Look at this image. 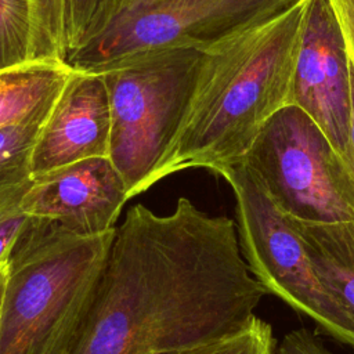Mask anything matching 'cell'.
Listing matches in <instances>:
<instances>
[{"mask_svg": "<svg viewBox=\"0 0 354 354\" xmlns=\"http://www.w3.org/2000/svg\"><path fill=\"white\" fill-rule=\"evenodd\" d=\"M241 252L235 223L188 198L166 216L130 207L65 354H152L241 332L268 295Z\"/></svg>", "mask_w": 354, "mask_h": 354, "instance_id": "6da1fadb", "label": "cell"}, {"mask_svg": "<svg viewBox=\"0 0 354 354\" xmlns=\"http://www.w3.org/2000/svg\"><path fill=\"white\" fill-rule=\"evenodd\" d=\"M311 0L201 43L191 94L158 180L192 167L217 174L241 163L267 122L292 105Z\"/></svg>", "mask_w": 354, "mask_h": 354, "instance_id": "7a4b0ae2", "label": "cell"}, {"mask_svg": "<svg viewBox=\"0 0 354 354\" xmlns=\"http://www.w3.org/2000/svg\"><path fill=\"white\" fill-rule=\"evenodd\" d=\"M115 232L77 236L29 216L7 260L0 354H65Z\"/></svg>", "mask_w": 354, "mask_h": 354, "instance_id": "3957f363", "label": "cell"}, {"mask_svg": "<svg viewBox=\"0 0 354 354\" xmlns=\"http://www.w3.org/2000/svg\"><path fill=\"white\" fill-rule=\"evenodd\" d=\"M199 58V44H181L136 54L98 71L111 104L109 159L122 174L130 199L159 181Z\"/></svg>", "mask_w": 354, "mask_h": 354, "instance_id": "277c9868", "label": "cell"}, {"mask_svg": "<svg viewBox=\"0 0 354 354\" xmlns=\"http://www.w3.org/2000/svg\"><path fill=\"white\" fill-rule=\"evenodd\" d=\"M242 162L283 216L311 223L354 218V170L299 106L278 111Z\"/></svg>", "mask_w": 354, "mask_h": 354, "instance_id": "5b68a950", "label": "cell"}, {"mask_svg": "<svg viewBox=\"0 0 354 354\" xmlns=\"http://www.w3.org/2000/svg\"><path fill=\"white\" fill-rule=\"evenodd\" d=\"M218 176L235 195L239 245L254 278L270 295L311 318L321 332L354 346L353 324L321 286L297 232L254 173L241 162Z\"/></svg>", "mask_w": 354, "mask_h": 354, "instance_id": "8992f818", "label": "cell"}, {"mask_svg": "<svg viewBox=\"0 0 354 354\" xmlns=\"http://www.w3.org/2000/svg\"><path fill=\"white\" fill-rule=\"evenodd\" d=\"M293 0H162L119 12L65 64L77 71L102 68L151 50L201 44L231 29L266 19Z\"/></svg>", "mask_w": 354, "mask_h": 354, "instance_id": "52a82bcc", "label": "cell"}, {"mask_svg": "<svg viewBox=\"0 0 354 354\" xmlns=\"http://www.w3.org/2000/svg\"><path fill=\"white\" fill-rule=\"evenodd\" d=\"M346 41L329 0H311L293 79L292 105L304 111L344 156L351 129Z\"/></svg>", "mask_w": 354, "mask_h": 354, "instance_id": "ba28073f", "label": "cell"}, {"mask_svg": "<svg viewBox=\"0 0 354 354\" xmlns=\"http://www.w3.org/2000/svg\"><path fill=\"white\" fill-rule=\"evenodd\" d=\"M126 183L108 156L90 158L35 176L21 212L57 223L69 234L112 231L129 201Z\"/></svg>", "mask_w": 354, "mask_h": 354, "instance_id": "9c48e42d", "label": "cell"}, {"mask_svg": "<svg viewBox=\"0 0 354 354\" xmlns=\"http://www.w3.org/2000/svg\"><path fill=\"white\" fill-rule=\"evenodd\" d=\"M111 131V104L102 75L72 68L36 140L33 177L79 160L109 158Z\"/></svg>", "mask_w": 354, "mask_h": 354, "instance_id": "30bf717a", "label": "cell"}, {"mask_svg": "<svg viewBox=\"0 0 354 354\" xmlns=\"http://www.w3.org/2000/svg\"><path fill=\"white\" fill-rule=\"evenodd\" d=\"M286 220L297 232L321 286L354 326V218L336 223Z\"/></svg>", "mask_w": 354, "mask_h": 354, "instance_id": "8fae6325", "label": "cell"}, {"mask_svg": "<svg viewBox=\"0 0 354 354\" xmlns=\"http://www.w3.org/2000/svg\"><path fill=\"white\" fill-rule=\"evenodd\" d=\"M72 68L61 61H32L0 72V127L46 119Z\"/></svg>", "mask_w": 354, "mask_h": 354, "instance_id": "7c38bea8", "label": "cell"}, {"mask_svg": "<svg viewBox=\"0 0 354 354\" xmlns=\"http://www.w3.org/2000/svg\"><path fill=\"white\" fill-rule=\"evenodd\" d=\"M44 120L0 127V218L21 210L33 184L32 155Z\"/></svg>", "mask_w": 354, "mask_h": 354, "instance_id": "4fadbf2b", "label": "cell"}, {"mask_svg": "<svg viewBox=\"0 0 354 354\" xmlns=\"http://www.w3.org/2000/svg\"><path fill=\"white\" fill-rule=\"evenodd\" d=\"M32 0H0V72L35 59Z\"/></svg>", "mask_w": 354, "mask_h": 354, "instance_id": "5bb4252c", "label": "cell"}, {"mask_svg": "<svg viewBox=\"0 0 354 354\" xmlns=\"http://www.w3.org/2000/svg\"><path fill=\"white\" fill-rule=\"evenodd\" d=\"M122 0H64L65 61L118 15Z\"/></svg>", "mask_w": 354, "mask_h": 354, "instance_id": "9a60e30c", "label": "cell"}, {"mask_svg": "<svg viewBox=\"0 0 354 354\" xmlns=\"http://www.w3.org/2000/svg\"><path fill=\"white\" fill-rule=\"evenodd\" d=\"M278 342L270 324L260 318L238 333L196 346L156 351L152 354H277Z\"/></svg>", "mask_w": 354, "mask_h": 354, "instance_id": "2e32d148", "label": "cell"}, {"mask_svg": "<svg viewBox=\"0 0 354 354\" xmlns=\"http://www.w3.org/2000/svg\"><path fill=\"white\" fill-rule=\"evenodd\" d=\"M35 59L65 62L64 0H32Z\"/></svg>", "mask_w": 354, "mask_h": 354, "instance_id": "e0dca14e", "label": "cell"}, {"mask_svg": "<svg viewBox=\"0 0 354 354\" xmlns=\"http://www.w3.org/2000/svg\"><path fill=\"white\" fill-rule=\"evenodd\" d=\"M277 354H333L307 329H296L278 343Z\"/></svg>", "mask_w": 354, "mask_h": 354, "instance_id": "ac0fdd59", "label": "cell"}, {"mask_svg": "<svg viewBox=\"0 0 354 354\" xmlns=\"http://www.w3.org/2000/svg\"><path fill=\"white\" fill-rule=\"evenodd\" d=\"M28 220L29 216L21 210L0 218V266L8 260L11 248Z\"/></svg>", "mask_w": 354, "mask_h": 354, "instance_id": "d6986e66", "label": "cell"}, {"mask_svg": "<svg viewBox=\"0 0 354 354\" xmlns=\"http://www.w3.org/2000/svg\"><path fill=\"white\" fill-rule=\"evenodd\" d=\"M329 3L342 28L348 59L354 71V0H329Z\"/></svg>", "mask_w": 354, "mask_h": 354, "instance_id": "ffe728a7", "label": "cell"}, {"mask_svg": "<svg viewBox=\"0 0 354 354\" xmlns=\"http://www.w3.org/2000/svg\"><path fill=\"white\" fill-rule=\"evenodd\" d=\"M351 65V64H350ZM351 75V129H350V140L348 145L344 153V160L350 165V167L354 170V71L350 69Z\"/></svg>", "mask_w": 354, "mask_h": 354, "instance_id": "44dd1931", "label": "cell"}, {"mask_svg": "<svg viewBox=\"0 0 354 354\" xmlns=\"http://www.w3.org/2000/svg\"><path fill=\"white\" fill-rule=\"evenodd\" d=\"M158 1H162V0H122L119 12L126 11V10H130V8H137V7L149 6V4H153V3H158ZM119 12H118V14H119Z\"/></svg>", "mask_w": 354, "mask_h": 354, "instance_id": "7402d4cb", "label": "cell"}, {"mask_svg": "<svg viewBox=\"0 0 354 354\" xmlns=\"http://www.w3.org/2000/svg\"><path fill=\"white\" fill-rule=\"evenodd\" d=\"M6 282H7V261L0 266V313H1V306H3Z\"/></svg>", "mask_w": 354, "mask_h": 354, "instance_id": "603a6c76", "label": "cell"}, {"mask_svg": "<svg viewBox=\"0 0 354 354\" xmlns=\"http://www.w3.org/2000/svg\"><path fill=\"white\" fill-rule=\"evenodd\" d=\"M353 347H354V346H353Z\"/></svg>", "mask_w": 354, "mask_h": 354, "instance_id": "cb8c5ba5", "label": "cell"}]
</instances>
